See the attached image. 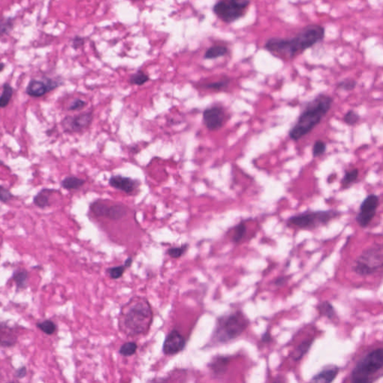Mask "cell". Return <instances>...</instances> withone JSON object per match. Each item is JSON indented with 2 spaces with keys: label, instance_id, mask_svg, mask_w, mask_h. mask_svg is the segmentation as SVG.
Here are the masks:
<instances>
[{
  "label": "cell",
  "instance_id": "cell-1",
  "mask_svg": "<svg viewBox=\"0 0 383 383\" xmlns=\"http://www.w3.org/2000/svg\"><path fill=\"white\" fill-rule=\"evenodd\" d=\"M324 38V27L318 24H310L300 30L295 37L268 39L265 49L275 57L290 60L320 43Z\"/></svg>",
  "mask_w": 383,
  "mask_h": 383
},
{
  "label": "cell",
  "instance_id": "cell-2",
  "mask_svg": "<svg viewBox=\"0 0 383 383\" xmlns=\"http://www.w3.org/2000/svg\"><path fill=\"white\" fill-rule=\"evenodd\" d=\"M153 316L149 300L142 297H133L121 307L119 329L127 336L146 335L152 326Z\"/></svg>",
  "mask_w": 383,
  "mask_h": 383
},
{
  "label": "cell",
  "instance_id": "cell-3",
  "mask_svg": "<svg viewBox=\"0 0 383 383\" xmlns=\"http://www.w3.org/2000/svg\"><path fill=\"white\" fill-rule=\"evenodd\" d=\"M334 99L329 94L320 93L305 104L295 124L291 127L288 136L291 140L298 142L317 127L332 108Z\"/></svg>",
  "mask_w": 383,
  "mask_h": 383
},
{
  "label": "cell",
  "instance_id": "cell-4",
  "mask_svg": "<svg viewBox=\"0 0 383 383\" xmlns=\"http://www.w3.org/2000/svg\"><path fill=\"white\" fill-rule=\"evenodd\" d=\"M249 319L241 310H235L217 319L212 335L215 345H226L236 340L243 335L249 326Z\"/></svg>",
  "mask_w": 383,
  "mask_h": 383
},
{
  "label": "cell",
  "instance_id": "cell-5",
  "mask_svg": "<svg viewBox=\"0 0 383 383\" xmlns=\"http://www.w3.org/2000/svg\"><path fill=\"white\" fill-rule=\"evenodd\" d=\"M383 368V349L377 348L364 355L357 362L351 372L350 380L354 383H370L377 381Z\"/></svg>",
  "mask_w": 383,
  "mask_h": 383
},
{
  "label": "cell",
  "instance_id": "cell-6",
  "mask_svg": "<svg viewBox=\"0 0 383 383\" xmlns=\"http://www.w3.org/2000/svg\"><path fill=\"white\" fill-rule=\"evenodd\" d=\"M342 214V212L334 209L310 210L294 215L287 220V224L302 230H316L319 228L327 226L331 221L339 218Z\"/></svg>",
  "mask_w": 383,
  "mask_h": 383
},
{
  "label": "cell",
  "instance_id": "cell-7",
  "mask_svg": "<svg viewBox=\"0 0 383 383\" xmlns=\"http://www.w3.org/2000/svg\"><path fill=\"white\" fill-rule=\"evenodd\" d=\"M383 245L374 243L365 249L354 261L352 270L360 276H369L378 272L383 268Z\"/></svg>",
  "mask_w": 383,
  "mask_h": 383
},
{
  "label": "cell",
  "instance_id": "cell-8",
  "mask_svg": "<svg viewBox=\"0 0 383 383\" xmlns=\"http://www.w3.org/2000/svg\"><path fill=\"white\" fill-rule=\"evenodd\" d=\"M250 0H218L213 7L215 15L227 24L246 15Z\"/></svg>",
  "mask_w": 383,
  "mask_h": 383
},
{
  "label": "cell",
  "instance_id": "cell-9",
  "mask_svg": "<svg viewBox=\"0 0 383 383\" xmlns=\"http://www.w3.org/2000/svg\"><path fill=\"white\" fill-rule=\"evenodd\" d=\"M61 79L44 77L43 79H32L26 88V94L33 98H40L63 85Z\"/></svg>",
  "mask_w": 383,
  "mask_h": 383
},
{
  "label": "cell",
  "instance_id": "cell-10",
  "mask_svg": "<svg viewBox=\"0 0 383 383\" xmlns=\"http://www.w3.org/2000/svg\"><path fill=\"white\" fill-rule=\"evenodd\" d=\"M379 205L380 197L376 194H370L363 200L355 217V221L358 226L365 229L369 226L377 214Z\"/></svg>",
  "mask_w": 383,
  "mask_h": 383
},
{
  "label": "cell",
  "instance_id": "cell-11",
  "mask_svg": "<svg viewBox=\"0 0 383 383\" xmlns=\"http://www.w3.org/2000/svg\"><path fill=\"white\" fill-rule=\"evenodd\" d=\"M93 118L94 115L92 112L82 113L75 116H65L61 121V125L65 133H79L89 127L92 123Z\"/></svg>",
  "mask_w": 383,
  "mask_h": 383
},
{
  "label": "cell",
  "instance_id": "cell-12",
  "mask_svg": "<svg viewBox=\"0 0 383 383\" xmlns=\"http://www.w3.org/2000/svg\"><path fill=\"white\" fill-rule=\"evenodd\" d=\"M226 118L227 115L223 106H212L203 112V124L210 131L220 130L224 126Z\"/></svg>",
  "mask_w": 383,
  "mask_h": 383
},
{
  "label": "cell",
  "instance_id": "cell-13",
  "mask_svg": "<svg viewBox=\"0 0 383 383\" xmlns=\"http://www.w3.org/2000/svg\"><path fill=\"white\" fill-rule=\"evenodd\" d=\"M185 338L179 331L173 329L167 335L162 346V351L167 355H174L181 352L186 346Z\"/></svg>",
  "mask_w": 383,
  "mask_h": 383
},
{
  "label": "cell",
  "instance_id": "cell-14",
  "mask_svg": "<svg viewBox=\"0 0 383 383\" xmlns=\"http://www.w3.org/2000/svg\"><path fill=\"white\" fill-rule=\"evenodd\" d=\"M109 185L124 193L133 194L140 186V181L121 175H112L109 179Z\"/></svg>",
  "mask_w": 383,
  "mask_h": 383
},
{
  "label": "cell",
  "instance_id": "cell-15",
  "mask_svg": "<svg viewBox=\"0 0 383 383\" xmlns=\"http://www.w3.org/2000/svg\"><path fill=\"white\" fill-rule=\"evenodd\" d=\"M17 341L15 329L7 323H0V347H13Z\"/></svg>",
  "mask_w": 383,
  "mask_h": 383
},
{
  "label": "cell",
  "instance_id": "cell-16",
  "mask_svg": "<svg viewBox=\"0 0 383 383\" xmlns=\"http://www.w3.org/2000/svg\"><path fill=\"white\" fill-rule=\"evenodd\" d=\"M230 362V357L219 355L212 358L207 366L215 377H222L227 373Z\"/></svg>",
  "mask_w": 383,
  "mask_h": 383
},
{
  "label": "cell",
  "instance_id": "cell-17",
  "mask_svg": "<svg viewBox=\"0 0 383 383\" xmlns=\"http://www.w3.org/2000/svg\"><path fill=\"white\" fill-rule=\"evenodd\" d=\"M340 372V368L337 365H326L320 372L313 376L311 383H331L336 379Z\"/></svg>",
  "mask_w": 383,
  "mask_h": 383
},
{
  "label": "cell",
  "instance_id": "cell-18",
  "mask_svg": "<svg viewBox=\"0 0 383 383\" xmlns=\"http://www.w3.org/2000/svg\"><path fill=\"white\" fill-rule=\"evenodd\" d=\"M56 190L53 189L43 188L33 197V204L40 209L50 207V197Z\"/></svg>",
  "mask_w": 383,
  "mask_h": 383
},
{
  "label": "cell",
  "instance_id": "cell-19",
  "mask_svg": "<svg viewBox=\"0 0 383 383\" xmlns=\"http://www.w3.org/2000/svg\"><path fill=\"white\" fill-rule=\"evenodd\" d=\"M127 207L123 204H117L109 206L107 218L113 221H117L124 218L127 214Z\"/></svg>",
  "mask_w": 383,
  "mask_h": 383
},
{
  "label": "cell",
  "instance_id": "cell-20",
  "mask_svg": "<svg viewBox=\"0 0 383 383\" xmlns=\"http://www.w3.org/2000/svg\"><path fill=\"white\" fill-rule=\"evenodd\" d=\"M12 280L19 291L27 288L29 283V272L25 269H17L13 272Z\"/></svg>",
  "mask_w": 383,
  "mask_h": 383
},
{
  "label": "cell",
  "instance_id": "cell-21",
  "mask_svg": "<svg viewBox=\"0 0 383 383\" xmlns=\"http://www.w3.org/2000/svg\"><path fill=\"white\" fill-rule=\"evenodd\" d=\"M86 181L78 177L67 176L61 182V187L66 190H78L85 185Z\"/></svg>",
  "mask_w": 383,
  "mask_h": 383
},
{
  "label": "cell",
  "instance_id": "cell-22",
  "mask_svg": "<svg viewBox=\"0 0 383 383\" xmlns=\"http://www.w3.org/2000/svg\"><path fill=\"white\" fill-rule=\"evenodd\" d=\"M314 342V339H307V340L303 341L292 353L293 360L295 362L301 360L306 353L308 352L310 348L312 346Z\"/></svg>",
  "mask_w": 383,
  "mask_h": 383
},
{
  "label": "cell",
  "instance_id": "cell-23",
  "mask_svg": "<svg viewBox=\"0 0 383 383\" xmlns=\"http://www.w3.org/2000/svg\"><path fill=\"white\" fill-rule=\"evenodd\" d=\"M317 309L320 315L326 317L329 320H333L337 317V313L335 307L332 306V303L327 300L321 302L320 304L317 305Z\"/></svg>",
  "mask_w": 383,
  "mask_h": 383
},
{
  "label": "cell",
  "instance_id": "cell-24",
  "mask_svg": "<svg viewBox=\"0 0 383 383\" xmlns=\"http://www.w3.org/2000/svg\"><path fill=\"white\" fill-rule=\"evenodd\" d=\"M358 175H359V171L358 169L345 171V175L341 181V190H346L349 188L354 183L356 182Z\"/></svg>",
  "mask_w": 383,
  "mask_h": 383
},
{
  "label": "cell",
  "instance_id": "cell-25",
  "mask_svg": "<svg viewBox=\"0 0 383 383\" xmlns=\"http://www.w3.org/2000/svg\"><path fill=\"white\" fill-rule=\"evenodd\" d=\"M229 53L228 48L222 45H215L210 46L205 52L204 58L205 59H217L223 57Z\"/></svg>",
  "mask_w": 383,
  "mask_h": 383
},
{
  "label": "cell",
  "instance_id": "cell-26",
  "mask_svg": "<svg viewBox=\"0 0 383 383\" xmlns=\"http://www.w3.org/2000/svg\"><path fill=\"white\" fill-rule=\"evenodd\" d=\"M14 95V88L8 82L2 85V92L0 95V109H5L11 102Z\"/></svg>",
  "mask_w": 383,
  "mask_h": 383
},
{
  "label": "cell",
  "instance_id": "cell-27",
  "mask_svg": "<svg viewBox=\"0 0 383 383\" xmlns=\"http://www.w3.org/2000/svg\"><path fill=\"white\" fill-rule=\"evenodd\" d=\"M15 25L14 17H2L0 18V38L8 36L13 31Z\"/></svg>",
  "mask_w": 383,
  "mask_h": 383
},
{
  "label": "cell",
  "instance_id": "cell-28",
  "mask_svg": "<svg viewBox=\"0 0 383 383\" xmlns=\"http://www.w3.org/2000/svg\"><path fill=\"white\" fill-rule=\"evenodd\" d=\"M149 80H150L149 75L148 74L145 73L142 70H139V71H136V73L133 74V75L130 77V78H129V83L130 85L141 86V85L147 83Z\"/></svg>",
  "mask_w": 383,
  "mask_h": 383
},
{
  "label": "cell",
  "instance_id": "cell-29",
  "mask_svg": "<svg viewBox=\"0 0 383 383\" xmlns=\"http://www.w3.org/2000/svg\"><path fill=\"white\" fill-rule=\"evenodd\" d=\"M90 210L98 217H107L109 206L101 201H94L90 204Z\"/></svg>",
  "mask_w": 383,
  "mask_h": 383
},
{
  "label": "cell",
  "instance_id": "cell-30",
  "mask_svg": "<svg viewBox=\"0 0 383 383\" xmlns=\"http://www.w3.org/2000/svg\"><path fill=\"white\" fill-rule=\"evenodd\" d=\"M38 329L47 335H53L57 330V326L51 320H45L36 323Z\"/></svg>",
  "mask_w": 383,
  "mask_h": 383
},
{
  "label": "cell",
  "instance_id": "cell-31",
  "mask_svg": "<svg viewBox=\"0 0 383 383\" xmlns=\"http://www.w3.org/2000/svg\"><path fill=\"white\" fill-rule=\"evenodd\" d=\"M246 231H247V228H246V224L243 222L238 223L233 229V236H232L233 243L237 244L241 241L242 239L244 238Z\"/></svg>",
  "mask_w": 383,
  "mask_h": 383
},
{
  "label": "cell",
  "instance_id": "cell-32",
  "mask_svg": "<svg viewBox=\"0 0 383 383\" xmlns=\"http://www.w3.org/2000/svg\"><path fill=\"white\" fill-rule=\"evenodd\" d=\"M230 83V79L229 78H225L217 82H210L205 84L204 88L207 89L213 90L215 91H223L229 88Z\"/></svg>",
  "mask_w": 383,
  "mask_h": 383
},
{
  "label": "cell",
  "instance_id": "cell-33",
  "mask_svg": "<svg viewBox=\"0 0 383 383\" xmlns=\"http://www.w3.org/2000/svg\"><path fill=\"white\" fill-rule=\"evenodd\" d=\"M138 345L135 342H127L124 344L119 349V353L123 356H132L137 351Z\"/></svg>",
  "mask_w": 383,
  "mask_h": 383
},
{
  "label": "cell",
  "instance_id": "cell-34",
  "mask_svg": "<svg viewBox=\"0 0 383 383\" xmlns=\"http://www.w3.org/2000/svg\"><path fill=\"white\" fill-rule=\"evenodd\" d=\"M326 149H327V145L324 141L320 139L316 140L312 148L313 158L320 157L326 153Z\"/></svg>",
  "mask_w": 383,
  "mask_h": 383
},
{
  "label": "cell",
  "instance_id": "cell-35",
  "mask_svg": "<svg viewBox=\"0 0 383 383\" xmlns=\"http://www.w3.org/2000/svg\"><path fill=\"white\" fill-rule=\"evenodd\" d=\"M360 115L354 110H349L345 113L344 116V121L345 124L349 126H354L358 124V121H360Z\"/></svg>",
  "mask_w": 383,
  "mask_h": 383
},
{
  "label": "cell",
  "instance_id": "cell-36",
  "mask_svg": "<svg viewBox=\"0 0 383 383\" xmlns=\"http://www.w3.org/2000/svg\"><path fill=\"white\" fill-rule=\"evenodd\" d=\"M127 267L125 265H120V266L113 267V268L107 269V272L109 276L113 279H118L121 278L125 272Z\"/></svg>",
  "mask_w": 383,
  "mask_h": 383
},
{
  "label": "cell",
  "instance_id": "cell-37",
  "mask_svg": "<svg viewBox=\"0 0 383 383\" xmlns=\"http://www.w3.org/2000/svg\"><path fill=\"white\" fill-rule=\"evenodd\" d=\"M356 85L357 82L355 79L347 78V79L340 81L336 87H337L338 89L342 90V91H352L355 89Z\"/></svg>",
  "mask_w": 383,
  "mask_h": 383
},
{
  "label": "cell",
  "instance_id": "cell-38",
  "mask_svg": "<svg viewBox=\"0 0 383 383\" xmlns=\"http://www.w3.org/2000/svg\"><path fill=\"white\" fill-rule=\"evenodd\" d=\"M189 246L187 244L182 245L180 247H172L168 249L167 254L172 258H180L185 254L188 249Z\"/></svg>",
  "mask_w": 383,
  "mask_h": 383
},
{
  "label": "cell",
  "instance_id": "cell-39",
  "mask_svg": "<svg viewBox=\"0 0 383 383\" xmlns=\"http://www.w3.org/2000/svg\"><path fill=\"white\" fill-rule=\"evenodd\" d=\"M14 197V195L8 188L0 185V202L6 204L11 201Z\"/></svg>",
  "mask_w": 383,
  "mask_h": 383
},
{
  "label": "cell",
  "instance_id": "cell-40",
  "mask_svg": "<svg viewBox=\"0 0 383 383\" xmlns=\"http://www.w3.org/2000/svg\"><path fill=\"white\" fill-rule=\"evenodd\" d=\"M86 101H83V100L79 99V98H76L70 104L68 107V110L69 111H79V110H83L85 107H86Z\"/></svg>",
  "mask_w": 383,
  "mask_h": 383
},
{
  "label": "cell",
  "instance_id": "cell-41",
  "mask_svg": "<svg viewBox=\"0 0 383 383\" xmlns=\"http://www.w3.org/2000/svg\"><path fill=\"white\" fill-rule=\"evenodd\" d=\"M85 38L82 36H76L71 40V46L74 50H77L85 45Z\"/></svg>",
  "mask_w": 383,
  "mask_h": 383
},
{
  "label": "cell",
  "instance_id": "cell-42",
  "mask_svg": "<svg viewBox=\"0 0 383 383\" xmlns=\"http://www.w3.org/2000/svg\"><path fill=\"white\" fill-rule=\"evenodd\" d=\"M27 375V368L26 366H22L16 370L14 377L18 380L24 378Z\"/></svg>",
  "mask_w": 383,
  "mask_h": 383
},
{
  "label": "cell",
  "instance_id": "cell-43",
  "mask_svg": "<svg viewBox=\"0 0 383 383\" xmlns=\"http://www.w3.org/2000/svg\"><path fill=\"white\" fill-rule=\"evenodd\" d=\"M288 281V278L287 276H280L275 278L273 281V284L277 287H283L285 285L286 283Z\"/></svg>",
  "mask_w": 383,
  "mask_h": 383
},
{
  "label": "cell",
  "instance_id": "cell-44",
  "mask_svg": "<svg viewBox=\"0 0 383 383\" xmlns=\"http://www.w3.org/2000/svg\"><path fill=\"white\" fill-rule=\"evenodd\" d=\"M272 339L270 333H269V330H267L265 333L263 334L261 336V342L265 344H269L272 342Z\"/></svg>",
  "mask_w": 383,
  "mask_h": 383
},
{
  "label": "cell",
  "instance_id": "cell-45",
  "mask_svg": "<svg viewBox=\"0 0 383 383\" xmlns=\"http://www.w3.org/2000/svg\"><path fill=\"white\" fill-rule=\"evenodd\" d=\"M132 264H133V258H130V257H129V258H127V260H126L124 265H125V266L127 267V268H130V266H131Z\"/></svg>",
  "mask_w": 383,
  "mask_h": 383
},
{
  "label": "cell",
  "instance_id": "cell-46",
  "mask_svg": "<svg viewBox=\"0 0 383 383\" xmlns=\"http://www.w3.org/2000/svg\"><path fill=\"white\" fill-rule=\"evenodd\" d=\"M5 65L3 63V62H0V73L2 72V71H4V69H5Z\"/></svg>",
  "mask_w": 383,
  "mask_h": 383
},
{
  "label": "cell",
  "instance_id": "cell-47",
  "mask_svg": "<svg viewBox=\"0 0 383 383\" xmlns=\"http://www.w3.org/2000/svg\"><path fill=\"white\" fill-rule=\"evenodd\" d=\"M0 165H2V166H4V167H7L8 169H10L9 167H8V165H5V162H4L2 160V159H0Z\"/></svg>",
  "mask_w": 383,
  "mask_h": 383
}]
</instances>
